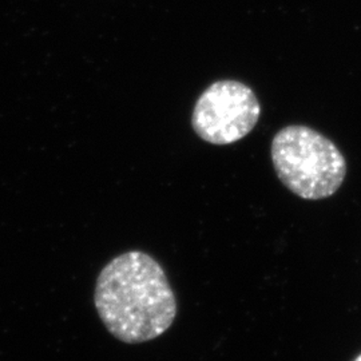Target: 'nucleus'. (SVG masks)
Masks as SVG:
<instances>
[{"instance_id": "3", "label": "nucleus", "mask_w": 361, "mask_h": 361, "mask_svg": "<svg viewBox=\"0 0 361 361\" xmlns=\"http://www.w3.org/2000/svg\"><path fill=\"white\" fill-rule=\"evenodd\" d=\"M261 106L253 90L237 80H219L201 94L194 106L192 126L213 145H231L257 125Z\"/></svg>"}, {"instance_id": "4", "label": "nucleus", "mask_w": 361, "mask_h": 361, "mask_svg": "<svg viewBox=\"0 0 361 361\" xmlns=\"http://www.w3.org/2000/svg\"><path fill=\"white\" fill-rule=\"evenodd\" d=\"M355 361H361V355L360 356H357V359H356Z\"/></svg>"}, {"instance_id": "2", "label": "nucleus", "mask_w": 361, "mask_h": 361, "mask_svg": "<svg viewBox=\"0 0 361 361\" xmlns=\"http://www.w3.org/2000/svg\"><path fill=\"white\" fill-rule=\"evenodd\" d=\"M277 177L304 200L328 198L340 189L347 164L335 143L307 126L280 130L271 142Z\"/></svg>"}, {"instance_id": "1", "label": "nucleus", "mask_w": 361, "mask_h": 361, "mask_svg": "<svg viewBox=\"0 0 361 361\" xmlns=\"http://www.w3.org/2000/svg\"><path fill=\"white\" fill-rule=\"evenodd\" d=\"M94 304L106 329L126 344L164 335L177 314L165 271L140 250L126 252L104 267L97 279Z\"/></svg>"}]
</instances>
